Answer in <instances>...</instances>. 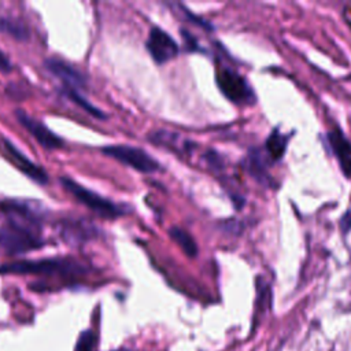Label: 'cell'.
<instances>
[{"label": "cell", "instance_id": "cell-1", "mask_svg": "<svg viewBox=\"0 0 351 351\" xmlns=\"http://www.w3.org/2000/svg\"><path fill=\"white\" fill-rule=\"evenodd\" d=\"M4 221L0 223V250L8 254L25 252L44 244L38 232L40 214L25 202H1Z\"/></svg>", "mask_w": 351, "mask_h": 351}, {"label": "cell", "instance_id": "cell-2", "mask_svg": "<svg viewBox=\"0 0 351 351\" xmlns=\"http://www.w3.org/2000/svg\"><path fill=\"white\" fill-rule=\"evenodd\" d=\"M85 269L73 259L51 258L38 261H22L0 266V273L14 274H48V276H70L80 274Z\"/></svg>", "mask_w": 351, "mask_h": 351}, {"label": "cell", "instance_id": "cell-3", "mask_svg": "<svg viewBox=\"0 0 351 351\" xmlns=\"http://www.w3.org/2000/svg\"><path fill=\"white\" fill-rule=\"evenodd\" d=\"M215 81L223 96L236 104H254L256 101L255 92L247 80L236 70L225 64L215 69Z\"/></svg>", "mask_w": 351, "mask_h": 351}, {"label": "cell", "instance_id": "cell-4", "mask_svg": "<svg viewBox=\"0 0 351 351\" xmlns=\"http://www.w3.org/2000/svg\"><path fill=\"white\" fill-rule=\"evenodd\" d=\"M60 182H62L63 188L75 197V200H78L81 204L86 206L89 210L96 213L99 217L112 219V218H117L123 214V210L118 204L112 203L111 200L100 196L99 193H96L90 189H86L77 181H74L69 177H62Z\"/></svg>", "mask_w": 351, "mask_h": 351}, {"label": "cell", "instance_id": "cell-5", "mask_svg": "<svg viewBox=\"0 0 351 351\" xmlns=\"http://www.w3.org/2000/svg\"><path fill=\"white\" fill-rule=\"evenodd\" d=\"M106 156H110L140 173H154L160 169V165L147 151L132 145H107L101 148Z\"/></svg>", "mask_w": 351, "mask_h": 351}, {"label": "cell", "instance_id": "cell-6", "mask_svg": "<svg viewBox=\"0 0 351 351\" xmlns=\"http://www.w3.org/2000/svg\"><path fill=\"white\" fill-rule=\"evenodd\" d=\"M145 48L149 52L151 58L158 63V64H163L171 59H174L177 56V53L180 52L178 44L176 43V40L166 33L163 29L154 26L149 30L148 38L145 41Z\"/></svg>", "mask_w": 351, "mask_h": 351}, {"label": "cell", "instance_id": "cell-7", "mask_svg": "<svg viewBox=\"0 0 351 351\" xmlns=\"http://www.w3.org/2000/svg\"><path fill=\"white\" fill-rule=\"evenodd\" d=\"M19 123L37 140V143L44 147L45 149H58L63 147V140L56 136L51 129H48L43 122L38 119L27 115L22 110L15 112Z\"/></svg>", "mask_w": 351, "mask_h": 351}, {"label": "cell", "instance_id": "cell-8", "mask_svg": "<svg viewBox=\"0 0 351 351\" xmlns=\"http://www.w3.org/2000/svg\"><path fill=\"white\" fill-rule=\"evenodd\" d=\"M44 67L53 74L55 77H58L66 88H71V89H78V88H84L86 85L85 77L82 75V73L75 69L71 63L59 59V58H47L44 60Z\"/></svg>", "mask_w": 351, "mask_h": 351}, {"label": "cell", "instance_id": "cell-9", "mask_svg": "<svg viewBox=\"0 0 351 351\" xmlns=\"http://www.w3.org/2000/svg\"><path fill=\"white\" fill-rule=\"evenodd\" d=\"M4 148H5L7 154L10 155V158L12 159V162L19 167V170H22L23 174H26L29 178H32L33 181H36L41 185H45L48 182L47 171L44 169H41L40 166H37L34 162H32L10 140H4Z\"/></svg>", "mask_w": 351, "mask_h": 351}, {"label": "cell", "instance_id": "cell-10", "mask_svg": "<svg viewBox=\"0 0 351 351\" xmlns=\"http://www.w3.org/2000/svg\"><path fill=\"white\" fill-rule=\"evenodd\" d=\"M328 143L336 156L341 171L346 177L351 178V143L341 133L340 129H333L326 134Z\"/></svg>", "mask_w": 351, "mask_h": 351}, {"label": "cell", "instance_id": "cell-11", "mask_svg": "<svg viewBox=\"0 0 351 351\" xmlns=\"http://www.w3.org/2000/svg\"><path fill=\"white\" fill-rule=\"evenodd\" d=\"M62 237L69 243H82L97 234V229L85 221H63L59 229Z\"/></svg>", "mask_w": 351, "mask_h": 351}, {"label": "cell", "instance_id": "cell-12", "mask_svg": "<svg viewBox=\"0 0 351 351\" xmlns=\"http://www.w3.org/2000/svg\"><path fill=\"white\" fill-rule=\"evenodd\" d=\"M0 33H4L15 40H27L30 33L29 27L16 16L5 11L0 5Z\"/></svg>", "mask_w": 351, "mask_h": 351}, {"label": "cell", "instance_id": "cell-13", "mask_svg": "<svg viewBox=\"0 0 351 351\" xmlns=\"http://www.w3.org/2000/svg\"><path fill=\"white\" fill-rule=\"evenodd\" d=\"M265 154L259 148L251 149L245 158V169L256 181L269 185V176H267L269 156Z\"/></svg>", "mask_w": 351, "mask_h": 351}, {"label": "cell", "instance_id": "cell-14", "mask_svg": "<svg viewBox=\"0 0 351 351\" xmlns=\"http://www.w3.org/2000/svg\"><path fill=\"white\" fill-rule=\"evenodd\" d=\"M288 137L282 133H280L278 130H273L270 133V136L266 138V155L269 156V159L271 160H280L287 149V144H288Z\"/></svg>", "mask_w": 351, "mask_h": 351}, {"label": "cell", "instance_id": "cell-15", "mask_svg": "<svg viewBox=\"0 0 351 351\" xmlns=\"http://www.w3.org/2000/svg\"><path fill=\"white\" fill-rule=\"evenodd\" d=\"M169 236L181 247V250L188 255V256H196L197 254V245L193 240V237L182 228L173 226L169 229Z\"/></svg>", "mask_w": 351, "mask_h": 351}, {"label": "cell", "instance_id": "cell-16", "mask_svg": "<svg viewBox=\"0 0 351 351\" xmlns=\"http://www.w3.org/2000/svg\"><path fill=\"white\" fill-rule=\"evenodd\" d=\"M63 92H64V95H66L71 101H74L77 106H80L81 108H84L85 111H88L90 115H93V117H96V118H101V119L106 118V115H104L97 107L92 106L86 99H84V97L78 93V90L64 86Z\"/></svg>", "mask_w": 351, "mask_h": 351}, {"label": "cell", "instance_id": "cell-17", "mask_svg": "<svg viewBox=\"0 0 351 351\" xmlns=\"http://www.w3.org/2000/svg\"><path fill=\"white\" fill-rule=\"evenodd\" d=\"M96 335L92 330H85L80 335L77 344H75V351H93L96 346Z\"/></svg>", "mask_w": 351, "mask_h": 351}, {"label": "cell", "instance_id": "cell-18", "mask_svg": "<svg viewBox=\"0 0 351 351\" xmlns=\"http://www.w3.org/2000/svg\"><path fill=\"white\" fill-rule=\"evenodd\" d=\"M181 32H182V36H184V38H185L186 49H188V51H196V49H199V47H197V41L195 40V37H193V36H191L185 29H182Z\"/></svg>", "mask_w": 351, "mask_h": 351}, {"label": "cell", "instance_id": "cell-19", "mask_svg": "<svg viewBox=\"0 0 351 351\" xmlns=\"http://www.w3.org/2000/svg\"><path fill=\"white\" fill-rule=\"evenodd\" d=\"M340 228L344 233H348L351 230V208L343 214L340 219Z\"/></svg>", "mask_w": 351, "mask_h": 351}, {"label": "cell", "instance_id": "cell-20", "mask_svg": "<svg viewBox=\"0 0 351 351\" xmlns=\"http://www.w3.org/2000/svg\"><path fill=\"white\" fill-rule=\"evenodd\" d=\"M12 70L11 60L7 58V55L0 49V71L1 73H10Z\"/></svg>", "mask_w": 351, "mask_h": 351}, {"label": "cell", "instance_id": "cell-21", "mask_svg": "<svg viewBox=\"0 0 351 351\" xmlns=\"http://www.w3.org/2000/svg\"><path fill=\"white\" fill-rule=\"evenodd\" d=\"M117 351H129V350H126V348H121V350H117Z\"/></svg>", "mask_w": 351, "mask_h": 351}]
</instances>
